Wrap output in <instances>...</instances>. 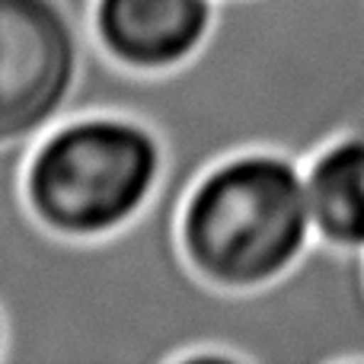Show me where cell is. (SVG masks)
Here are the masks:
<instances>
[{
	"label": "cell",
	"instance_id": "cell-1",
	"mask_svg": "<svg viewBox=\"0 0 364 364\" xmlns=\"http://www.w3.org/2000/svg\"><path fill=\"white\" fill-rule=\"evenodd\" d=\"M179 262L211 294L256 297L282 288L316 252L304 160L243 147L208 164L173 220Z\"/></svg>",
	"mask_w": 364,
	"mask_h": 364
},
{
	"label": "cell",
	"instance_id": "cell-2",
	"mask_svg": "<svg viewBox=\"0 0 364 364\" xmlns=\"http://www.w3.org/2000/svg\"><path fill=\"white\" fill-rule=\"evenodd\" d=\"M166 141L125 109H74L19 160V201L42 233L93 246L138 227L164 192Z\"/></svg>",
	"mask_w": 364,
	"mask_h": 364
},
{
	"label": "cell",
	"instance_id": "cell-3",
	"mask_svg": "<svg viewBox=\"0 0 364 364\" xmlns=\"http://www.w3.org/2000/svg\"><path fill=\"white\" fill-rule=\"evenodd\" d=\"M90 64L68 0H0V154H23L74 112Z\"/></svg>",
	"mask_w": 364,
	"mask_h": 364
},
{
	"label": "cell",
	"instance_id": "cell-4",
	"mask_svg": "<svg viewBox=\"0 0 364 364\" xmlns=\"http://www.w3.org/2000/svg\"><path fill=\"white\" fill-rule=\"evenodd\" d=\"M220 0H90V58L125 77H173L208 48Z\"/></svg>",
	"mask_w": 364,
	"mask_h": 364
},
{
	"label": "cell",
	"instance_id": "cell-5",
	"mask_svg": "<svg viewBox=\"0 0 364 364\" xmlns=\"http://www.w3.org/2000/svg\"><path fill=\"white\" fill-rule=\"evenodd\" d=\"M304 188L316 246L364 259V122L326 138L304 157Z\"/></svg>",
	"mask_w": 364,
	"mask_h": 364
},
{
	"label": "cell",
	"instance_id": "cell-6",
	"mask_svg": "<svg viewBox=\"0 0 364 364\" xmlns=\"http://www.w3.org/2000/svg\"><path fill=\"white\" fill-rule=\"evenodd\" d=\"M6 346H10V323L0 310V364H6Z\"/></svg>",
	"mask_w": 364,
	"mask_h": 364
}]
</instances>
